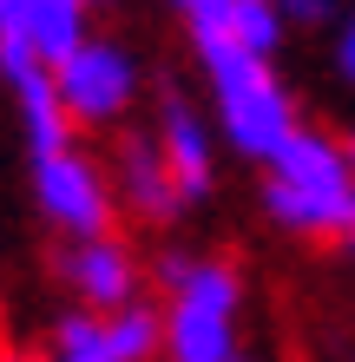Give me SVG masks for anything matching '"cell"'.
I'll list each match as a JSON object with an SVG mask.
<instances>
[{"mask_svg": "<svg viewBox=\"0 0 355 362\" xmlns=\"http://www.w3.org/2000/svg\"><path fill=\"white\" fill-rule=\"evenodd\" d=\"M164 310H158V356L164 362H231L243 349V270L231 257H191L172 250L158 257Z\"/></svg>", "mask_w": 355, "mask_h": 362, "instance_id": "cell-1", "label": "cell"}, {"mask_svg": "<svg viewBox=\"0 0 355 362\" xmlns=\"http://www.w3.org/2000/svg\"><path fill=\"white\" fill-rule=\"evenodd\" d=\"M263 211L289 238H355V172L342 139L296 125L289 145L263 165Z\"/></svg>", "mask_w": 355, "mask_h": 362, "instance_id": "cell-2", "label": "cell"}, {"mask_svg": "<svg viewBox=\"0 0 355 362\" xmlns=\"http://www.w3.org/2000/svg\"><path fill=\"white\" fill-rule=\"evenodd\" d=\"M204 79H211V112H217V132L237 158L250 165H270L296 132V99L277 79V59H257L231 47V40H191Z\"/></svg>", "mask_w": 355, "mask_h": 362, "instance_id": "cell-3", "label": "cell"}, {"mask_svg": "<svg viewBox=\"0 0 355 362\" xmlns=\"http://www.w3.org/2000/svg\"><path fill=\"white\" fill-rule=\"evenodd\" d=\"M53 93L59 105H66V119H73V132L79 125H119L125 119V105L138 99V59L119 47V40H92L86 33V47L66 53L53 66Z\"/></svg>", "mask_w": 355, "mask_h": 362, "instance_id": "cell-4", "label": "cell"}, {"mask_svg": "<svg viewBox=\"0 0 355 362\" xmlns=\"http://www.w3.org/2000/svg\"><path fill=\"white\" fill-rule=\"evenodd\" d=\"M33 204L59 238H106L112 230V185L79 145L33 158Z\"/></svg>", "mask_w": 355, "mask_h": 362, "instance_id": "cell-5", "label": "cell"}, {"mask_svg": "<svg viewBox=\"0 0 355 362\" xmlns=\"http://www.w3.org/2000/svg\"><path fill=\"white\" fill-rule=\"evenodd\" d=\"M53 270H59V284L73 290V310L112 316L125 303H138V257H132V244L112 238V230L106 238H66Z\"/></svg>", "mask_w": 355, "mask_h": 362, "instance_id": "cell-6", "label": "cell"}, {"mask_svg": "<svg viewBox=\"0 0 355 362\" xmlns=\"http://www.w3.org/2000/svg\"><path fill=\"white\" fill-rule=\"evenodd\" d=\"M152 139H158L164 165H172L178 198H184V204H204V198L217 191V139H211L204 112H198L178 86L158 93V125H152Z\"/></svg>", "mask_w": 355, "mask_h": 362, "instance_id": "cell-7", "label": "cell"}, {"mask_svg": "<svg viewBox=\"0 0 355 362\" xmlns=\"http://www.w3.org/2000/svg\"><path fill=\"white\" fill-rule=\"evenodd\" d=\"M112 198L132 211L138 224H178L184 218V198L172 185V165H164L158 139L152 132H125L119 139V158H112Z\"/></svg>", "mask_w": 355, "mask_h": 362, "instance_id": "cell-8", "label": "cell"}, {"mask_svg": "<svg viewBox=\"0 0 355 362\" xmlns=\"http://www.w3.org/2000/svg\"><path fill=\"white\" fill-rule=\"evenodd\" d=\"M0 79L20 105V139H27V158H53V152H73V119L53 93V73L40 66L33 53H0Z\"/></svg>", "mask_w": 355, "mask_h": 362, "instance_id": "cell-9", "label": "cell"}, {"mask_svg": "<svg viewBox=\"0 0 355 362\" xmlns=\"http://www.w3.org/2000/svg\"><path fill=\"white\" fill-rule=\"evenodd\" d=\"M283 13H277V0H237L231 7V27L224 33H211V40H231V47H243V53H257V59H277L283 53Z\"/></svg>", "mask_w": 355, "mask_h": 362, "instance_id": "cell-10", "label": "cell"}, {"mask_svg": "<svg viewBox=\"0 0 355 362\" xmlns=\"http://www.w3.org/2000/svg\"><path fill=\"white\" fill-rule=\"evenodd\" d=\"M329 53H336V79L355 86V0H342L336 27H329Z\"/></svg>", "mask_w": 355, "mask_h": 362, "instance_id": "cell-11", "label": "cell"}, {"mask_svg": "<svg viewBox=\"0 0 355 362\" xmlns=\"http://www.w3.org/2000/svg\"><path fill=\"white\" fill-rule=\"evenodd\" d=\"M277 13H283V27H336L342 0H277Z\"/></svg>", "mask_w": 355, "mask_h": 362, "instance_id": "cell-12", "label": "cell"}, {"mask_svg": "<svg viewBox=\"0 0 355 362\" xmlns=\"http://www.w3.org/2000/svg\"><path fill=\"white\" fill-rule=\"evenodd\" d=\"M342 158H349V172H355V125L342 132Z\"/></svg>", "mask_w": 355, "mask_h": 362, "instance_id": "cell-13", "label": "cell"}, {"mask_svg": "<svg viewBox=\"0 0 355 362\" xmlns=\"http://www.w3.org/2000/svg\"><path fill=\"white\" fill-rule=\"evenodd\" d=\"M231 362H263V356H250V349H237V356H231Z\"/></svg>", "mask_w": 355, "mask_h": 362, "instance_id": "cell-14", "label": "cell"}, {"mask_svg": "<svg viewBox=\"0 0 355 362\" xmlns=\"http://www.w3.org/2000/svg\"><path fill=\"white\" fill-rule=\"evenodd\" d=\"M79 7H92V0H79Z\"/></svg>", "mask_w": 355, "mask_h": 362, "instance_id": "cell-15", "label": "cell"}]
</instances>
